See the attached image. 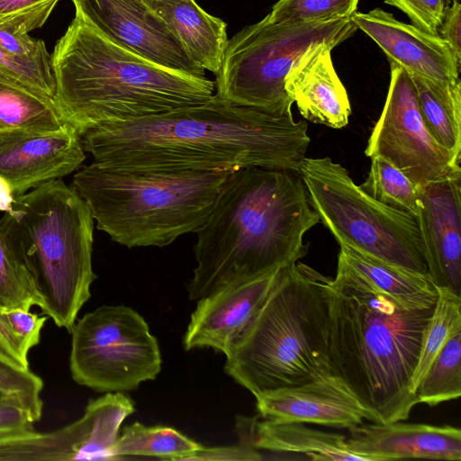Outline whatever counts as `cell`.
<instances>
[{
  "instance_id": "cell-9",
  "label": "cell",
  "mask_w": 461,
  "mask_h": 461,
  "mask_svg": "<svg viewBox=\"0 0 461 461\" xmlns=\"http://www.w3.org/2000/svg\"><path fill=\"white\" fill-rule=\"evenodd\" d=\"M298 173L320 221L339 244L429 276L415 217L371 197L330 158L304 157Z\"/></svg>"
},
{
  "instance_id": "cell-37",
  "label": "cell",
  "mask_w": 461,
  "mask_h": 461,
  "mask_svg": "<svg viewBox=\"0 0 461 461\" xmlns=\"http://www.w3.org/2000/svg\"><path fill=\"white\" fill-rule=\"evenodd\" d=\"M34 422L32 412L23 402L0 394V438L31 431Z\"/></svg>"
},
{
  "instance_id": "cell-18",
  "label": "cell",
  "mask_w": 461,
  "mask_h": 461,
  "mask_svg": "<svg viewBox=\"0 0 461 461\" xmlns=\"http://www.w3.org/2000/svg\"><path fill=\"white\" fill-rule=\"evenodd\" d=\"M264 419L352 428L364 420L373 422L344 381L330 375L302 385L265 392L256 397Z\"/></svg>"
},
{
  "instance_id": "cell-8",
  "label": "cell",
  "mask_w": 461,
  "mask_h": 461,
  "mask_svg": "<svg viewBox=\"0 0 461 461\" xmlns=\"http://www.w3.org/2000/svg\"><path fill=\"white\" fill-rule=\"evenodd\" d=\"M357 29L350 17L279 23L267 15L228 41L215 74V95L276 115H290L293 101L285 81L294 64L316 45L338 46Z\"/></svg>"
},
{
  "instance_id": "cell-11",
  "label": "cell",
  "mask_w": 461,
  "mask_h": 461,
  "mask_svg": "<svg viewBox=\"0 0 461 461\" xmlns=\"http://www.w3.org/2000/svg\"><path fill=\"white\" fill-rule=\"evenodd\" d=\"M390 67L386 100L368 139L366 156L384 158L418 189L461 178L460 160L435 140L422 119L409 73L394 63L390 62Z\"/></svg>"
},
{
  "instance_id": "cell-29",
  "label": "cell",
  "mask_w": 461,
  "mask_h": 461,
  "mask_svg": "<svg viewBox=\"0 0 461 461\" xmlns=\"http://www.w3.org/2000/svg\"><path fill=\"white\" fill-rule=\"evenodd\" d=\"M43 305L34 279L0 226V310Z\"/></svg>"
},
{
  "instance_id": "cell-6",
  "label": "cell",
  "mask_w": 461,
  "mask_h": 461,
  "mask_svg": "<svg viewBox=\"0 0 461 461\" xmlns=\"http://www.w3.org/2000/svg\"><path fill=\"white\" fill-rule=\"evenodd\" d=\"M0 226L34 279L42 314L70 332L96 278L87 203L61 179L49 181L14 196Z\"/></svg>"
},
{
  "instance_id": "cell-28",
  "label": "cell",
  "mask_w": 461,
  "mask_h": 461,
  "mask_svg": "<svg viewBox=\"0 0 461 461\" xmlns=\"http://www.w3.org/2000/svg\"><path fill=\"white\" fill-rule=\"evenodd\" d=\"M438 297L431 318L424 330L418 362L411 379L416 388L445 342L461 329V296L446 288H437Z\"/></svg>"
},
{
  "instance_id": "cell-20",
  "label": "cell",
  "mask_w": 461,
  "mask_h": 461,
  "mask_svg": "<svg viewBox=\"0 0 461 461\" xmlns=\"http://www.w3.org/2000/svg\"><path fill=\"white\" fill-rule=\"evenodd\" d=\"M336 45L321 43L305 52L288 72L285 89L307 120L340 129L351 113L348 96L331 59Z\"/></svg>"
},
{
  "instance_id": "cell-13",
  "label": "cell",
  "mask_w": 461,
  "mask_h": 461,
  "mask_svg": "<svg viewBox=\"0 0 461 461\" xmlns=\"http://www.w3.org/2000/svg\"><path fill=\"white\" fill-rule=\"evenodd\" d=\"M76 15L115 45L181 73L205 77L180 41L144 0H71Z\"/></svg>"
},
{
  "instance_id": "cell-36",
  "label": "cell",
  "mask_w": 461,
  "mask_h": 461,
  "mask_svg": "<svg viewBox=\"0 0 461 461\" xmlns=\"http://www.w3.org/2000/svg\"><path fill=\"white\" fill-rule=\"evenodd\" d=\"M404 13L414 26L438 34V27L452 0H384Z\"/></svg>"
},
{
  "instance_id": "cell-22",
  "label": "cell",
  "mask_w": 461,
  "mask_h": 461,
  "mask_svg": "<svg viewBox=\"0 0 461 461\" xmlns=\"http://www.w3.org/2000/svg\"><path fill=\"white\" fill-rule=\"evenodd\" d=\"M342 434L322 431L300 422L264 419L255 421L252 440L258 450L300 454L311 460L366 461L351 453Z\"/></svg>"
},
{
  "instance_id": "cell-24",
  "label": "cell",
  "mask_w": 461,
  "mask_h": 461,
  "mask_svg": "<svg viewBox=\"0 0 461 461\" xmlns=\"http://www.w3.org/2000/svg\"><path fill=\"white\" fill-rule=\"evenodd\" d=\"M423 121L435 140L456 158L461 154V81L442 82L410 74Z\"/></svg>"
},
{
  "instance_id": "cell-12",
  "label": "cell",
  "mask_w": 461,
  "mask_h": 461,
  "mask_svg": "<svg viewBox=\"0 0 461 461\" xmlns=\"http://www.w3.org/2000/svg\"><path fill=\"white\" fill-rule=\"evenodd\" d=\"M134 410L122 392L106 393L91 400L83 416L68 426L0 438V460L116 459L121 425Z\"/></svg>"
},
{
  "instance_id": "cell-2",
  "label": "cell",
  "mask_w": 461,
  "mask_h": 461,
  "mask_svg": "<svg viewBox=\"0 0 461 461\" xmlns=\"http://www.w3.org/2000/svg\"><path fill=\"white\" fill-rule=\"evenodd\" d=\"M319 222L297 171L252 167L229 173L195 231L189 299L197 302L297 262L307 252L303 235Z\"/></svg>"
},
{
  "instance_id": "cell-39",
  "label": "cell",
  "mask_w": 461,
  "mask_h": 461,
  "mask_svg": "<svg viewBox=\"0 0 461 461\" xmlns=\"http://www.w3.org/2000/svg\"><path fill=\"white\" fill-rule=\"evenodd\" d=\"M451 2L438 27V34L449 43L461 61V5L457 0Z\"/></svg>"
},
{
  "instance_id": "cell-33",
  "label": "cell",
  "mask_w": 461,
  "mask_h": 461,
  "mask_svg": "<svg viewBox=\"0 0 461 461\" xmlns=\"http://www.w3.org/2000/svg\"><path fill=\"white\" fill-rule=\"evenodd\" d=\"M0 72L54 99L56 80L46 46L26 55L0 47Z\"/></svg>"
},
{
  "instance_id": "cell-25",
  "label": "cell",
  "mask_w": 461,
  "mask_h": 461,
  "mask_svg": "<svg viewBox=\"0 0 461 461\" xmlns=\"http://www.w3.org/2000/svg\"><path fill=\"white\" fill-rule=\"evenodd\" d=\"M66 125L52 97L0 72V132L53 131Z\"/></svg>"
},
{
  "instance_id": "cell-16",
  "label": "cell",
  "mask_w": 461,
  "mask_h": 461,
  "mask_svg": "<svg viewBox=\"0 0 461 461\" xmlns=\"http://www.w3.org/2000/svg\"><path fill=\"white\" fill-rule=\"evenodd\" d=\"M419 191L416 221L429 277L436 288L461 296V178L430 183Z\"/></svg>"
},
{
  "instance_id": "cell-26",
  "label": "cell",
  "mask_w": 461,
  "mask_h": 461,
  "mask_svg": "<svg viewBox=\"0 0 461 461\" xmlns=\"http://www.w3.org/2000/svg\"><path fill=\"white\" fill-rule=\"evenodd\" d=\"M202 447L178 430L166 426H145L134 422L126 426L115 445L116 459L125 456H153L185 460Z\"/></svg>"
},
{
  "instance_id": "cell-3",
  "label": "cell",
  "mask_w": 461,
  "mask_h": 461,
  "mask_svg": "<svg viewBox=\"0 0 461 461\" xmlns=\"http://www.w3.org/2000/svg\"><path fill=\"white\" fill-rule=\"evenodd\" d=\"M329 357L375 423L408 419L424 330L435 304L416 306L382 292L338 258L330 281Z\"/></svg>"
},
{
  "instance_id": "cell-27",
  "label": "cell",
  "mask_w": 461,
  "mask_h": 461,
  "mask_svg": "<svg viewBox=\"0 0 461 461\" xmlns=\"http://www.w3.org/2000/svg\"><path fill=\"white\" fill-rule=\"evenodd\" d=\"M461 395V329L450 335L416 388L419 403L436 406Z\"/></svg>"
},
{
  "instance_id": "cell-31",
  "label": "cell",
  "mask_w": 461,
  "mask_h": 461,
  "mask_svg": "<svg viewBox=\"0 0 461 461\" xmlns=\"http://www.w3.org/2000/svg\"><path fill=\"white\" fill-rule=\"evenodd\" d=\"M47 319L22 309L0 310V354L30 368L29 352L39 344Z\"/></svg>"
},
{
  "instance_id": "cell-10",
  "label": "cell",
  "mask_w": 461,
  "mask_h": 461,
  "mask_svg": "<svg viewBox=\"0 0 461 461\" xmlns=\"http://www.w3.org/2000/svg\"><path fill=\"white\" fill-rule=\"evenodd\" d=\"M69 367L76 383L99 393L131 391L154 380L162 358L148 323L124 305H103L76 321Z\"/></svg>"
},
{
  "instance_id": "cell-40",
  "label": "cell",
  "mask_w": 461,
  "mask_h": 461,
  "mask_svg": "<svg viewBox=\"0 0 461 461\" xmlns=\"http://www.w3.org/2000/svg\"><path fill=\"white\" fill-rule=\"evenodd\" d=\"M14 195L10 184L0 176V211L12 213Z\"/></svg>"
},
{
  "instance_id": "cell-38",
  "label": "cell",
  "mask_w": 461,
  "mask_h": 461,
  "mask_svg": "<svg viewBox=\"0 0 461 461\" xmlns=\"http://www.w3.org/2000/svg\"><path fill=\"white\" fill-rule=\"evenodd\" d=\"M259 450L255 447L239 441L237 445L228 447H201L185 460H227V461H258L262 460Z\"/></svg>"
},
{
  "instance_id": "cell-23",
  "label": "cell",
  "mask_w": 461,
  "mask_h": 461,
  "mask_svg": "<svg viewBox=\"0 0 461 461\" xmlns=\"http://www.w3.org/2000/svg\"><path fill=\"white\" fill-rule=\"evenodd\" d=\"M339 247V258L382 292L411 305L436 303L438 294L429 276L410 271L344 244Z\"/></svg>"
},
{
  "instance_id": "cell-17",
  "label": "cell",
  "mask_w": 461,
  "mask_h": 461,
  "mask_svg": "<svg viewBox=\"0 0 461 461\" xmlns=\"http://www.w3.org/2000/svg\"><path fill=\"white\" fill-rule=\"evenodd\" d=\"M350 18L380 47L389 62L408 73L442 82L459 79L461 61L438 34L400 22L381 8L355 12Z\"/></svg>"
},
{
  "instance_id": "cell-19",
  "label": "cell",
  "mask_w": 461,
  "mask_h": 461,
  "mask_svg": "<svg viewBox=\"0 0 461 461\" xmlns=\"http://www.w3.org/2000/svg\"><path fill=\"white\" fill-rule=\"evenodd\" d=\"M348 429V449L366 461L461 459V430L453 426L394 421L362 423Z\"/></svg>"
},
{
  "instance_id": "cell-14",
  "label": "cell",
  "mask_w": 461,
  "mask_h": 461,
  "mask_svg": "<svg viewBox=\"0 0 461 461\" xmlns=\"http://www.w3.org/2000/svg\"><path fill=\"white\" fill-rule=\"evenodd\" d=\"M85 158L81 139L69 125L53 131L0 132V176L10 184L14 196L61 179Z\"/></svg>"
},
{
  "instance_id": "cell-7",
  "label": "cell",
  "mask_w": 461,
  "mask_h": 461,
  "mask_svg": "<svg viewBox=\"0 0 461 461\" xmlns=\"http://www.w3.org/2000/svg\"><path fill=\"white\" fill-rule=\"evenodd\" d=\"M230 172H167L84 166L73 187L97 229L127 248L165 247L206 221Z\"/></svg>"
},
{
  "instance_id": "cell-4",
  "label": "cell",
  "mask_w": 461,
  "mask_h": 461,
  "mask_svg": "<svg viewBox=\"0 0 461 461\" xmlns=\"http://www.w3.org/2000/svg\"><path fill=\"white\" fill-rule=\"evenodd\" d=\"M55 103L79 137L124 122L203 104L214 82L154 64L108 41L77 15L51 54Z\"/></svg>"
},
{
  "instance_id": "cell-30",
  "label": "cell",
  "mask_w": 461,
  "mask_h": 461,
  "mask_svg": "<svg viewBox=\"0 0 461 461\" xmlns=\"http://www.w3.org/2000/svg\"><path fill=\"white\" fill-rule=\"evenodd\" d=\"M370 171L359 186L376 201L416 218L420 191L397 167L384 158H371Z\"/></svg>"
},
{
  "instance_id": "cell-5",
  "label": "cell",
  "mask_w": 461,
  "mask_h": 461,
  "mask_svg": "<svg viewBox=\"0 0 461 461\" xmlns=\"http://www.w3.org/2000/svg\"><path fill=\"white\" fill-rule=\"evenodd\" d=\"M331 278L303 263L279 270L224 370L255 397L334 375L329 357Z\"/></svg>"
},
{
  "instance_id": "cell-41",
  "label": "cell",
  "mask_w": 461,
  "mask_h": 461,
  "mask_svg": "<svg viewBox=\"0 0 461 461\" xmlns=\"http://www.w3.org/2000/svg\"><path fill=\"white\" fill-rule=\"evenodd\" d=\"M46 0H0V15L32 6Z\"/></svg>"
},
{
  "instance_id": "cell-1",
  "label": "cell",
  "mask_w": 461,
  "mask_h": 461,
  "mask_svg": "<svg viewBox=\"0 0 461 461\" xmlns=\"http://www.w3.org/2000/svg\"><path fill=\"white\" fill-rule=\"evenodd\" d=\"M94 163L128 170L233 172L261 167L297 171L311 139L304 121L240 105L205 103L124 122L81 137Z\"/></svg>"
},
{
  "instance_id": "cell-34",
  "label": "cell",
  "mask_w": 461,
  "mask_h": 461,
  "mask_svg": "<svg viewBox=\"0 0 461 461\" xmlns=\"http://www.w3.org/2000/svg\"><path fill=\"white\" fill-rule=\"evenodd\" d=\"M359 0H279L267 14L279 23H301L349 18Z\"/></svg>"
},
{
  "instance_id": "cell-32",
  "label": "cell",
  "mask_w": 461,
  "mask_h": 461,
  "mask_svg": "<svg viewBox=\"0 0 461 461\" xmlns=\"http://www.w3.org/2000/svg\"><path fill=\"white\" fill-rule=\"evenodd\" d=\"M59 0H46L18 11L0 15V47L5 50L26 55L45 45L29 32L41 28L50 16Z\"/></svg>"
},
{
  "instance_id": "cell-15",
  "label": "cell",
  "mask_w": 461,
  "mask_h": 461,
  "mask_svg": "<svg viewBox=\"0 0 461 461\" xmlns=\"http://www.w3.org/2000/svg\"><path fill=\"white\" fill-rule=\"evenodd\" d=\"M280 269L198 300L184 337L185 350L212 348L226 357L232 353L257 319Z\"/></svg>"
},
{
  "instance_id": "cell-21",
  "label": "cell",
  "mask_w": 461,
  "mask_h": 461,
  "mask_svg": "<svg viewBox=\"0 0 461 461\" xmlns=\"http://www.w3.org/2000/svg\"><path fill=\"white\" fill-rule=\"evenodd\" d=\"M176 34L190 59L203 70L219 71L228 45L227 24L194 0H144Z\"/></svg>"
},
{
  "instance_id": "cell-35",
  "label": "cell",
  "mask_w": 461,
  "mask_h": 461,
  "mask_svg": "<svg viewBox=\"0 0 461 461\" xmlns=\"http://www.w3.org/2000/svg\"><path fill=\"white\" fill-rule=\"evenodd\" d=\"M42 379L30 368H23L0 354V394L19 399L30 410L35 421L41 418Z\"/></svg>"
}]
</instances>
